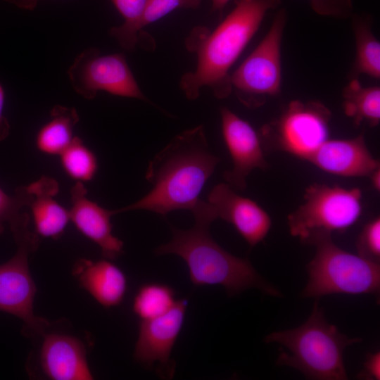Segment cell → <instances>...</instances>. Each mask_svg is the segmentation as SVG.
I'll return each instance as SVG.
<instances>
[{"label":"cell","mask_w":380,"mask_h":380,"mask_svg":"<svg viewBox=\"0 0 380 380\" xmlns=\"http://www.w3.org/2000/svg\"><path fill=\"white\" fill-rule=\"evenodd\" d=\"M220 161L209 148L202 125L186 129L150 160L145 177L151 190L113 213L145 210L165 216L177 210L191 211Z\"/></svg>","instance_id":"cell-1"},{"label":"cell","mask_w":380,"mask_h":380,"mask_svg":"<svg viewBox=\"0 0 380 380\" xmlns=\"http://www.w3.org/2000/svg\"><path fill=\"white\" fill-rule=\"evenodd\" d=\"M281 0H235V6L212 32L196 27L186 41L187 49L197 56L194 72L185 73L180 88L189 100L209 87L217 99L232 91L229 70L258 30L265 15Z\"/></svg>","instance_id":"cell-2"},{"label":"cell","mask_w":380,"mask_h":380,"mask_svg":"<svg viewBox=\"0 0 380 380\" xmlns=\"http://www.w3.org/2000/svg\"><path fill=\"white\" fill-rule=\"evenodd\" d=\"M191 213L194 226L185 230L172 227V239L157 247L156 255L174 254L182 258L195 286L221 285L229 296L248 289L281 296V292L266 281L248 260L231 254L212 238L209 228L217 218L208 201L199 199Z\"/></svg>","instance_id":"cell-3"},{"label":"cell","mask_w":380,"mask_h":380,"mask_svg":"<svg viewBox=\"0 0 380 380\" xmlns=\"http://www.w3.org/2000/svg\"><path fill=\"white\" fill-rule=\"evenodd\" d=\"M362 341L346 336L329 324L317 301L302 325L272 332L265 338L267 343L281 346L277 365L295 368L307 379L315 380L348 379L343 352L348 346Z\"/></svg>","instance_id":"cell-4"},{"label":"cell","mask_w":380,"mask_h":380,"mask_svg":"<svg viewBox=\"0 0 380 380\" xmlns=\"http://www.w3.org/2000/svg\"><path fill=\"white\" fill-rule=\"evenodd\" d=\"M312 246L316 251L306 266L308 281L301 292L303 298L379 294V264L341 248L331 236L317 239Z\"/></svg>","instance_id":"cell-5"},{"label":"cell","mask_w":380,"mask_h":380,"mask_svg":"<svg viewBox=\"0 0 380 380\" xmlns=\"http://www.w3.org/2000/svg\"><path fill=\"white\" fill-rule=\"evenodd\" d=\"M304 202L287 217L291 236L312 245L317 239L343 232L362 213L361 189L315 183L306 188Z\"/></svg>","instance_id":"cell-6"},{"label":"cell","mask_w":380,"mask_h":380,"mask_svg":"<svg viewBox=\"0 0 380 380\" xmlns=\"http://www.w3.org/2000/svg\"><path fill=\"white\" fill-rule=\"evenodd\" d=\"M30 216L21 213L10 223L16 252L0 264V311L11 314L23 322L22 333L27 337L46 321L34 313L37 287L30 273L29 257L39 245V236L30 230Z\"/></svg>","instance_id":"cell-7"},{"label":"cell","mask_w":380,"mask_h":380,"mask_svg":"<svg viewBox=\"0 0 380 380\" xmlns=\"http://www.w3.org/2000/svg\"><path fill=\"white\" fill-rule=\"evenodd\" d=\"M66 321L46 322L29 338L34 348L26 362L30 376L51 380H91L85 339L70 331Z\"/></svg>","instance_id":"cell-8"},{"label":"cell","mask_w":380,"mask_h":380,"mask_svg":"<svg viewBox=\"0 0 380 380\" xmlns=\"http://www.w3.org/2000/svg\"><path fill=\"white\" fill-rule=\"evenodd\" d=\"M331 118L329 109L319 101H292L277 119L262 128L264 151L308 160L329 139Z\"/></svg>","instance_id":"cell-9"},{"label":"cell","mask_w":380,"mask_h":380,"mask_svg":"<svg viewBox=\"0 0 380 380\" xmlns=\"http://www.w3.org/2000/svg\"><path fill=\"white\" fill-rule=\"evenodd\" d=\"M286 20V10H279L266 35L230 75L232 91L249 108H258L265 103L267 97L280 93L281 47Z\"/></svg>","instance_id":"cell-10"},{"label":"cell","mask_w":380,"mask_h":380,"mask_svg":"<svg viewBox=\"0 0 380 380\" xmlns=\"http://www.w3.org/2000/svg\"><path fill=\"white\" fill-rule=\"evenodd\" d=\"M74 91L91 100L98 91L151 101L144 94L122 53L101 55L96 47L82 51L68 70Z\"/></svg>","instance_id":"cell-11"},{"label":"cell","mask_w":380,"mask_h":380,"mask_svg":"<svg viewBox=\"0 0 380 380\" xmlns=\"http://www.w3.org/2000/svg\"><path fill=\"white\" fill-rule=\"evenodd\" d=\"M186 299L177 300L165 314L141 320L134 358L144 366L155 369L163 378L172 377L175 365L170 355L182 328L187 308Z\"/></svg>","instance_id":"cell-12"},{"label":"cell","mask_w":380,"mask_h":380,"mask_svg":"<svg viewBox=\"0 0 380 380\" xmlns=\"http://www.w3.org/2000/svg\"><path fill=\"white\" fill-rule=\"evenodd\" d=\"M220 113L223 139L232 161V168L223 177L233 189L244 190L253 170L269 167L260 137L248 122L227 107H221Z\"/></svg>","instance_id":"cell-13"},{"label":"cell","mask_w":380,"mask_h":380,"mask_svg":"<svg viewBox=\"0 0 380 380\" xmlns=\"http://www.w3.org/2000/svg\"><path fill=\"white\" fill-rule=\"evenodd\" d=\"M207 201L216 218L232 224L251 248L263 241L271 229L269 214L254 201L238 194L228 184L215 185Z\"/></svg>","instance_id":"cell-14"},{"label":"cell","mask_w":380,"mask_h":380,"mask_svg":"<svg viewBox=\"0 0 380 380\" xmlns=\"http://www.w3.org/2000/svg\"><path fill=\"white\" fill-rule=\"evenodd\" d=\"M83 183L76 182L70 190V220L84 236L95 243L104 258L114 260L123 252V242L113 234L111 217L107 210L87 197Z\"/></svg>","instance_id":"cell-15"},{"label":"cell","mask_w":380,"mask_h":380,"mask_svg":"<svg viewBox=\"0 0 380 380\" xmlns=\"http://www.w3.org/2000/svg\"><path fill=\"white\" fill-rule=\"evenodd\" d=\"M307 161L329 174L350 177H368L380 167L363 134L351 139H329Z\"/></svg>","instance_id":"cell-16"},{"label":"cell","mask_w":380,"mask_h":380,"mask_svg":"<svg viewBox=\"0 0 380 380\" xmlns=\"http://www.w3.org/2000/svg\"><path fill=\"white\" fill-rule=\"evenodd\" d=\"M72 274L80 286L103 307H115L123 301L127 279L124 272L110 260L80 258L75 263Z\"/></svg>","instance_id":"cell-17"},{"label":"cell","mask_w":380,"mask_h":380,"mask_svg":"<svg viewBox=\"0 0 380 380\" xmlns=\"http://www.w3.org/2000/svg\"><path fill=\"white\" fill-rule=\"evenodd\" d=\"M33 199L31 209L34 232L40 236L59 239L70 221L69 210L53 198L59 191L58 183L54 179L43 176L27 186Z\"/></svg>","instance_id":"cell-18"},{"label":"cell","mask_w":380,"mask_h":380,"mask_svg":"<svg viewBox=\"0 0 380 380\" xmlns=\"http://www.w3.org/2000/svg\"><path fill=\"white\" fill-rule=\"evenodd\" d=\"M202 0H146L139 17L129 24L113 27L109 34L125 50L132 51L138 43V34L144 27L158 21L178 8H198Z\"/></svg>","instance_id":"cell-19"},{"label":"cell","mask_w":380,"mask_h":380,"mask_svg":"<svg viewBox=\"0 0 380 380\" xmlns=\"http://www.w3.org/2000/svg\"><path fill=\"white\" fill-rule=\"evenodd\" d=\"M79 120L75 108L54 106L50 111V120L37 132V148L44 154L59 156L72 141L73 129Z\"/></svg>","instance_id":"cell-20"},{"label":"cell","mask_w":380,"mask_h":380,"mask_svg":"<svg viewBox=\"0 0 380 380\" xmlns=\"http://www.w3.org/2000/svg\"><path fill=\"white\" fill-rule=\"evenodd\" d=\"M352 27L355 35L356 54L353 67V77L365 74L374 79L380 77V43L372 30V18L368 14H353Z\"/></svg>","instance_id":"cell-21"},{"label":"cell","mask_w":380,"mask_h":380,"mask_svg":"<svg viewBox=\"0 0 380 380\" xmlns=\"http://www.w3.org/2000/svg\"><path fill=\"white\" fill-rule=\"evenodd\" d=\"M343 108L345 114L359 126L367 122L376 127L380 122V88L363 87L357 77H353L343 89Z\"/></svg>","instance_id":"cell-22"},{"label":"cell","mask_w":380,"mask_h":380,"mask_svg":"<svg viewBox=\"0 0 380 380\" xmlns=\"http://www.w3.org/2000/svg\"><path fill=\"white\" fill-rule=\"evenodd\" d=\"M175 291L168 285L149 282L139 286L132 310L140 320L151 319L167 312L175 305Z\"/></svg>","instance_id":"cell-23"},{"label":"cell","mask_w":380,"mask_h":380,"mask_svg":"<svg viewBox=\"0 0 380 380\" xmlns=\"http://www.w3.org/2000/svg\"><path fill=\"white\" fill-rule=\"evenodd\" d=\"M65 174L77 182L92 180L98 170L94 153L78 137H74L69 146L59 155Z\"/></svg>","instance_id":"cell-24"},{"label":"cell","mask_w":380,"mask_h":380,"mask_svg":"<svg viewBox=\"0 0 380 380\" xmlns=\"http://www.w3.org/2000/svg\"><path fill=\"white\" fill-rule=\"evenodd\" d=\"M33 199L27 186L18 187L13 196L8 195L0 188V234L5 229L6 223H10L22 212L25 206H29Z\"/></svg>","instance_id":"cell-25"},{"label":"cell","mask_w":380,"mask_h":380,"mask_svg":"<svg viewBox=\"0 0 380 380\" xmlns=\"http://www.w3.org/2000/svg\"><path fill=\"white\" fill-rule=\"evenodd\" d=\"M357 255L375 263L380 262V218L370 220L363 227L357 241Z\"/></svg>","instance_id":"cell-26"},{"label":"cell","mask_w":380,"mask_h":380,"mask_svg":"<svg viewBox=\"0 0 380 380\" xmlns=\"http://www.w3.org/2000/svg\"><path fill=\"white\" fill-rule=\"evenodd\" d=\"M312 8L317 14L336 18L353 15L352 0H310Z\"/></svg>","instance_id":"cell-27"},{"label":"cell","mask_w":380,"mask_h":380,"mask_svg":"<svg viewBox=\"0 0 380 380\" xmlns=\"http://www.w3.org/2000/svg\"><path fill=\"white\" fill-rule=\"evenodd\" d=\"M123 17V23L129 24L141 15L146 0H110Z\"/></svg>","instance_id":"cell-28"},{"label":"cell","mask_w":380,"mask_h":380,"mask_svg":"<svg viewBox=\"0 0 380 380\" xmlns=\"http://www.w3.org/2000/svg\"><path fill=\"white\" fill-rule=\"evenodd\" d=\"M357 379L363 380L380 379V353L379 351L367 355L363 369L357 374Z\"/></svg>","instance_id":"cell-29"},{"label":"cell","mask_w":380,"mask_h":380,"mask_svg":"<svg viewBox=\"0 0 380 380\" xmlns=\"http://www.w3.org/2000/svg\"><path fill=\"white\" fill-rule=\"evenodd\" d=\"M4 91L0 84V141L4 140L9 134L11 126L8 120L4 115Z\"/></svg>","instance_id":"cell-30"},{"label":"cell","mask_w":380,"mask_h":380,"mask_svg":"<svg viewBox=\"0 0 380 380\" xmlns=\"http://www.w3.org/2000/svg\"><path fill=\"white\" fill-rule=\"evenodd\" d=\"M25 10L32 11L35 8L38 0H4Z\"/></svg>","instance_id":"cell-31"},{"label":"cell","mask_w":380,"mask_h":380,"mask_svg":"<svg viewBox=\"0 0 380 380\" xmlns=\"http://www.w3.org/2000/svg\"><path fill=\"white\" fill-rule=\"evenodd\" d=\"M368 177L370 179L372 187L377 191L380 190V167L372 171Z\"/></svg>","instance_id":"cell-32"},{"label":"cell","mask_w":380,"mask_h":380,"mask_svg":"<svg viewBox=\"0 0 380 380\" xmlns=\"http://www.w3.org/2000/svg\"><path fill=\"white\" fill-rule=\"evenodd\" d=\"M229 0H212V12H218L220 15H222L224 8L228 4Z\"/></svg>","instance_id":"cell-33"}]
</instances>
